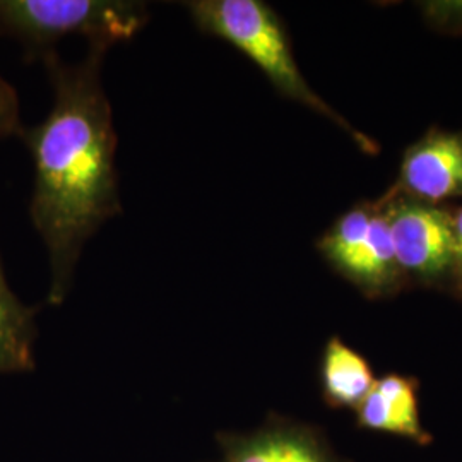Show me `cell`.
Segmentation results:
<instances>
[{
  "instance_id": "5b68a950",
  "label": "cell",
  "mask_w": 462,
  "mask_h": 462,
  "mask_svg": "<svg viewBox=\"0 0 462 462\" xmlns=\"http://www.w3.org/2000/svg\"><path fill=\"white\" fill-rule=\"evenodd\" d=\"M217 442L221 454L215 462H345L322 433L282 418L248 433H223Z\"/></svg>"
},
{
  "instance_id": "7c38bea8",
  "label": "cell",
  "mask_w": 462,
  "mask_h": 462,
  "mask_svg": "<svg viewBox=\"0 0 462 462\" xmlns=\"http://www.w3.org/2000/svg\"><path fill=\"white\" fill-rule=\"evenodd\" d=\"M23 131L14 86L0 76V141Z\"/></svg>"
},
{
  "instance_id": "8992f818",
  "label": "cell",
  "mask_w": 462,
  "mask_h": 462,
  "mask_svg": "<svg viewBox=\"0 0 462 462\" xmlns=\"http://www.w3.org/2000/svg\"><path fill=\"white\" fill-rule=\"evenodd\" d=\"M401 182L411 196L427 202L462 196V135L430 133L408 149Z\"/></svg>"
},
{
  "instance_id": "3957f363",
  "label": "cell",
  "mask_w": 462,
  "mask_h": 462,
  "mask_svg": "<svg viewBox=\"0 0 462 462\" xmlns=\"http://www.w3.org/2000/svg\"><path fill=\"white\" fill-rule=\"evenodd\" d=\"M148 5L134 0H0V36L42 59L66 36H84L89 49L129 42L148 23Z\"/></svg>"
},
{
  "instance_id": "8fae6325",
  "label": "cell",
  "mask_w": 462,
  "mask_h": 462,
  "mask_svg": "<svg viewBox=\"0 0 462 462\" xmlns=\"http://www.w3.org/2000/svg\"><path fill=\"white\" fill-rule=\"evenodd\" d=\"M372 211L368 208H355L341 216L329 231L319 240L317 247L330 265H334L345 276L349 274L370 226Z\"/></svg>"
},
{
  "instance_id": "ba28073f",
  "label": "cell",
  "mask_w": 462,
  "mask_h": 462,
  "mask_svg": "<svg viewBox=\"0 0 462 462\" xmlns=\"http://www.w3.org/2000/svg\"><path fill=\"white\" fill-rule=\"evenodd\" d=\"M320 380L326 402L339 410H356L375 383L368 362L339 337H330L324 347Z\"/></svg>"
},
{
  "instance_id": "4fadbf2b",
  "label": "cell",
  "mask_w": 462,
  "mask_h": 462,
  "mask_svg": "<svg viewBox=\"0 0 462 462\" xmlns=\"http://www.w3.org/2000/svg\"><path fill=\"white\" fill-rule=\"evenodd\" d=\"M454 228V267L462 286V208L456 217H452Z\"/></svg>"
},
{
  "instance_id": "52a82bcc",
  "label": "cell",
  "mask_w": 462,
  "mask_h": 462,
  "mask_svg": "<svg viewBox=\"0 0 462 462\" xmlns=\"http://www.w3.org/2000/svg\"><path fill=\"white\" fill-rule=\"evenodd\" d=\"M356 411L362 429L399 435L420 446L431 442V435L420 420L418 382L411 377L389 374L375 380Z\"/></svg>"
},
{
  "instance_id": "277c9868",
  "label": "cell",
  "mask_w": 462,
  "mask_h": 462,
  "mask_svg": "<svg viewBox=\"0 0 462 462\" xmlns=\"http://www.w3.org/2000/svg\"><path fill=\"white\" fill-rule=\"evenodd\" d=\"M399 267L435 278L454 264L452 217L431 206L401 204L387 213Z\"/></svg>"
},
{
  "instance_id": "7a4b0ae2",
  "label": "cell",
  "mask_w": 462,
  "mask_h": 462,
  "mask_svg": "<svg viewBox=\"0 0 462 462\" xmlns=\"http://www.w3.org/2000/svg\"><path fill=\"white\" fill-rule=\"evenodd\" d=\"M182 5L200 33L219 38L242 51L281 95L328 116L351 134L365 151H377L374 141L355 131L305 81L284 24L267 4L261 0H189Z\"/></svg>"
},
{
  "instance_id": "6da1fadb",
  "label": "cell",
  "mask_w": 462,
  "mask_h": 462,
  "mask_svg": "<svg viewBox=\"0 0 462 462\" xmlns=\"http://www.w3.org/2000/svg\"><path fill=\"white\" fill-rule=\"evenodd\" d=\"M105 51L67 64L55 51L42 57L53 105L40 124L19 133L33 160L30 216L49 254L51 305L72 286L84 244L122 213L116 168V134L101 83Z\"/></svg>"
},
{
  "instance_id": "30bf717a",
  "label": "cell",
  "mask_w": 462,
  "mask_h": 462,
  "mask_svg": "<svg viewBox=\"0 0 462 462\" xmlns=\"http://www.w3.org/2000/svg\"><path fill=\"white\" fill-rule=\"evenodd\" d=\"M399 265L389 230L387 213H372L370 226L347 278L368 290H382L396 278Z\"/></svg>"
},
{
  "instance_id": "9c48e42d",
  "label": "cell",
  "mask_w": 462,
  "mask_h": 462,
  "mask_svg": "<svg viewBox=\"0 0 462 462\" xmlns=\"http://www.w3.org/2000/svg\"><path fill=\"white\" fill-rule=\"evenodd\" d=\"M36 310L24 305L11 290L0 263V374L34 368Z\"/></svg>"
}]
</instances>
